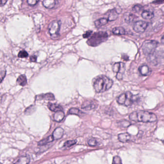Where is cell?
Here are the masks:
<instances>
[{"label":"cell","mask_w":164,"mask_h":164,"mask_svg":"<svg viewBox=\"0 0 164 164\" xmlns=\"http://www.w3.org/2000/svg\"><path fill=\"white\" fill-rule=\"evenodd\" d=\"M129 119L134 122L144 123H152L157 121V116L154 113L146 111L133 112L130 115Z\"/></svg>","instance_id":"obj_1"},{"label":"cell","mask_w":164,"mask_h":164,"mask_svg":"<svg viewBox=\"0 0 164 164\" xmlns=\"http://www.w3.org/2000/svg\"><path fill=\"white\" fill-rule=\"evenodd\" d=\"M113 85L112 80L105 76H101L96 78L94 83V89L98 93L108 91Z\"/></svg>","instance_id":"obj_2"},{"label":"cell","mask_w":164,"mask_h":164,"mask_svg":"<svg viewBox=\"0 0 164 164\" xmlns=\"http://www.w3.org/2000/svg\"><path fill=\"white\" fill-rule=\"evenodd\" d=\"M107 38V33L104 32H96L88 39L87 44L91 46H96L103 42Z\"/></svg>","instance_id":"obj_3"},{"label":"cell","mask_w":164,"mask_h":164,"mask_svg":"<svg viewBox=\"0 0 164 164\" xmlns=\"http://www.w3.org/2000/svg\"><path fill=\"white\" fill-rule=\"evenodd\" d=\"M134 101L133 95L130 92L121 94L117 99V102L119 104L126 106L131 105L133 104Z\"/></svg>","instance_id":"obj_4"},{"label":"cell","mask_w":164,"mask_h":164,"mask_svg":"<svg viewBox=\"0 0 164 164\" xmlns=\"http://www.w3.org/2000/svg\"><path fill=\"white\" fill-rule=\"evenodd\" d=\"M158 45V42L153 40H146L142 45V50L146 55H152Z\"/></svg>","instance_id":"obj_5"},{"label":"cell","mask_w":164,"mask_h":164,"mask_svg":"<svg viewBox=\"0 0 164 164\" xmlns=\"http://www.w3.org/2000/svg\"><path fill=\"white\" fill-rule=\"evenodd\" d=\"M61 22L59 20L53 21L49 25L48 30L51 37L56 39L59 36Z\"/></svg>","instance_id":"obj_6"},{"label":"cell","mask_w":164,"mask_h":164,"mask_svg":"<svg viewBox=\"0 0 164 164\" xmlns=\"http://www.w3.org/2000/svg\"><path fill=\"white\" fill-rule=\"evenodd\" d=\"M125 65L124 63L117 62L115 63L113 66V71L115 73H117L116 78L119 80H121L123 79V76L125 73Z\"/></svg>","instance_id":"obj_7"},{"label":"cell","mask_w":164,"mask_h":164,"mask_svg":"<svg viewBox=\"0 0 164 164\" xmlns=\"http://www.w3.org/2000/svg\"><path fill=\"white\" fill-rule=\"evenodd\" d=\"M148 24L144 21H138L133 25V30L136 32H144L147 28Z\"/></svg>","instance_id":"obj_8"},{"label":"cell","mask_w":164,"mask_h":164,"mask_svg":"<svg viewBox=\"0 0 164 164\" xmlns=\"http://www.w3.org/2000/svg\"><path fill=\"white\" fill-rule=\"evenodd\" d=\"M97 106V102L94 100H87L83 103L81 108L85 110H91Z\"/></svg>","instance_id":"obj_9"},{"label":"cell","mask_w":164,"mask_h":164,"mask_svg":"<svg viewBox=\"0 0 164 164\" xmlns=\"http://www.w3.org/2000/svg\"><path fill=\"white\" fill-rule=\"evenodd\" d=\"M131 135L128 132L120 133L118 135V139L119 142L123 143H126L130 142L131 140Z\"/></svg>","instance_id":"obj_10"},{"label":"cell","mask_w":164,"mask_h":164,"mask_svg":"<svg viewBox=\"0 0 164 164\" xmlns=\"http://www.w3.org/2000/svg\"><path fill=\"white\" fill-rule=\"evenodd\" d=\"M107 19H108V20L109 21H112L115 20L117 19L119 13H117L116 9H113L108 11V12L107 13Z\"/></svg>","instance_id":"obj_11"},{"label":"cell","mask_w":164,"mask_h":164,"mask_svg":"<svg viewBox=\"0 0 164 164\" xmlns=\"http://www.w3.org/2000/svg\"><path fill=\"white\" fill-rule=\"evenodd\" d=\"M64 130L60 127L56 128L54 130L52 134L54 140H58L61 139L64 135Z\"/></svg>","instance_id":"obj_12"},{"label":"cell","mask_w":164,"mask_h":164,"mask_svg":"<svg viewBox=\"0 0 164 164\" xmlns=\"http://www.w3.org/2000/svg\"><path fill=\"white\" fill-rule=\"evenodd\" d=\"M140 73L144 76H147L150 75L151 73V70L150 68L146 65H142L139 69Z\"/></svg>","instance_id":"obj_13"},{"label":"cell","mask_w":164,"mask_h":164,"mask_svg":"<svg viewBox=\"0 0 164 164\" xmlns=\"http://www.w3.org/2000/svg\"><path fill=\"white\" fill-rule=\"evenodd\" d=\"M65 117V114L62 111H58L55 113L53 115V119L57 122H60Z\"/></svg>","instance_id":"obj_14"},{"label":"cell","mask_w":164,"mask_h":164,"mask_svg":"<svg viewBox=\"0 0 164 164\" xmlns=\"http://www.w3.org/2000/svg\"><path fill=\"white\" fill-rule=\"evenodd\" d=\"M56 1L54 0H44L42 1V5L48 9H52L55 7Z\"/></svg>","instance_id":"obj_15"},{"label":"cell","mask_w":164,"mask_h":164,"mask_svg":"<svg viewBox=\"0 0 164 164\" xmlns=\"http://www.w3.org/2000/svg\"><path fill=\"white\" fill-rule=\"evenodd\" d=\"M48 107L50 110L53 112H58L59 111H62L63 108L60 105L56 103H49Z\"/></svg>","instance_id":"obj_16"},{"label":"cell","mask_w":164,"mask_h":164,"mask_svg":"<svg viewBox=\"0 0 164 164\" xmlns=\"http://www.w3.org/2000/svg\"><path fill=\"white\" fill-rule=\"evenodd\" d=\"M108 19L106 18H100L98 20H96L94 22V25L96 27L99 28L103 26L106 25V24L108 23Z\"/></svg>","instance_id":"obj_17"},{"label":"cell","mask_w":164,"mask_h":164,"mask_svg":"<svg viewBox=\"0 0 164 164\" xmlns=\"http://www.w3.org/2000/svg\"><path fill=\"white\" fill-rule=\"evenodd\" d=\"M30 162V157L28 156H22L17 160L14 164H28Z\"/></svg>","instance_id":"obj_18"},{"label":"cell","mask_w":164,"mask_h":164,"mask_svg":"<svg viewBox=\"0 0 164 164\" xmlns=\"http://www.w3.org/2000/svg\"><path fill=\"white\" fill-rule=\"evenodd\" d=\"M53 140H54L53 136V135H51V136L48 137L47 138H45L44 139L42 140L41 141H40L39 143H38V146H45V145L49 144V143L52 142Z\"/></svg>","instance_id":"obj_19"},{"label":"cell","mask_w":164,"mask_h":164,"mask_svg":"<svg viewBox=\"0 0 164 164\" xmlns=\"http://www.w3.org/2000/svg\"><path fill=\"white\" fill-rule=\"evenodd\" d=\"M17 83L22 86H25L27 84V79L26 76L24 75H20L17 78Z\"/></svg>","instance_id":"obj_20"},{"label":"cell","mask_w":164,"mask_h":164,"mask_svg":"<svg viewBox=\"0 0 164 164\" xmlns=\"http://www.w3.org/2000/svg\"><path fill=\"white\" fill-rule=\"evenodd\" d=\"M112 32L115 35H123L125 34V30L123 27H116L113 29Z\"/></svg>","instance_id":"obj_21"},{"label":"cell","mask_w":164,"mask_h":164,"mask_svg":"<svg viewBox=\"0 0 164 164\" xmlns=\"http://www.w3.org/2000/svg\"><path fill=\"white\" fill-rule=\"evenodd\" d=\"M38 96H39V98H41V99L49 100V101H53L55 100V96L51 93H48V94H42Z\"/></svg>","instance_id":"obj_22"},{"label":"cell","mask_w":164,"mask_h":164,"mask_svg":"<svg viewBox=\"0 0 164 164\" xmlns=\"http://www.w3.org/2000/svg\"><path fill=\"white\" fill-rule=\"evenodd\" d=\"M142 16L145 19H151L154 17V14L152 12L149 11H144L142 13Z\"/></svg>","instance_id":"obj_23"},{"label":"cell","mask_w":164,"mask_h":164,"mask_svg":"<svg viewBox=\"0 0 164 164\" xmlns=\"http://www.w3.org/2000/svg\"><path fill=\"white\" fill-rule=\"evenodd\" d=\"M124 17L126 22H127V23H131L134 20L135 16L131 13H127L124 14Z\"/></svg>","instance_id":"obj_24"},{"label":"cell","mask_w":164,"mask_h":164,"mask_svg":"<svg viewBox=\"0 0 164 164\" xmlns=\"http://www.w3.org/2000/svg\"><path fill=\"white\" fill-rule=\"evenodd\" d=\"M69 114L76 115L78 116H82V115H84V113L82 112L78 108H72L69 109L68 111Z\"/></svg>","instance_id":"obj_25"},{"label":"cell","mask_w":164,"mask_h":164,"mask_svg":"<svg viewBox=\"0 0 164 164\" xmlns=\"http://www.w3.org/2000/svg\"><path fill=\"white\" fill-rule=\"evenodd\" d=\"M118 124L121 128H128L131 125V123L130 121L125 120V119H122L119 121L118 122Z\"/></svg>","instance_id":"obj_26"},{"label":"cell","mask_w":164,"mask_h":164,"mask_svg":"<svg viewBox=\"0 0 164 164\" xmlns=\"http://www.w3.org/2000/svg\"><path fill=\"white\" fill-rule=\"evenodd\" d=\"M100 144V143L99 142L98 140L95 138H92L88 141V144L90 146H92V147L96 146L99 145Z\"/></svg>","instance_id":"obj_27"},{"label":"cell","mask_w":164,"mask_h":164,"mask_svg":"<svg viewBox=\"0 0 164 164\" xmlns=\"http://www.w3.org/2000/svg\"><path fill=\"white\" fill-rule=\"evenodd\" d=\"M77 141L76 140H72V141H68L65 142L64 144V146H63V148L67 149L68 148L70 147L71 146H74V144H76Z\"/></svg>","instance_id":"obj_28"},{"label":"cell","mask_w":164,"mask_h":164,"mask_svg":"<svg viewBox=\"0 0 164 164\" xmlns=\"http://www.w3.org/2000/svg\"><path fill=\"white\" fill-rule=\"evenodd\" d=\"M112 164H122V160L119 156H115L113 157Z\"/></svg>","instance_id":"obj_29"},{"label":"cell","mask_w":164,"mask_h":164,"mask_svg":"<svg viewBox=\"0 0 164 164\" xmlns=\"http://www.w3.org/2000/svg\"><path fill=\"white\" fill-rule=\"evenodd\" d=\"M28 56V54L25 50H22L19 52L18 55V57L19 58H26Z\"/></svg>","instance_id":"obj_30"},{"label":"cell","mask_w":164,"mask_h":164,"mask_svg":"<svg viewBox=\"0 0 164 164\" xmlns=\"http://www.w3.org/2000/svg\"><path fill=\"white\" fill-rule=\"evenodd\" d=\"M143 7L139 4L135 5L132 7V11L134 12L138 13L142 9Z\"/></svg>","instance_id":"obj_31"},{"label":"cell","mask_w":164,"mask_h":164,"mask_svg":"<svg viewBox=\"0 0 164 164\" xmlns=\"http://www.w3.org/2000/svg\"><path fill=\"white\" fill-rule=\"evenodd\" d=\"M39 2V1H37V0H28L27 1V3H28V5H31V6H33V5H36L37 3Z\"/></svg>","instance_id":"obj_32"},{"label":"cell","mask_w":164,"mask_h":164,"mask_svg":"<svg viewBox=\"0 0 164 164\" xmlns=\"http://www.w3.org/2000/svg\"><path fill=\"white\" fill-rule=\"evenodd\" d=\"M92 30H88V31H86L84 34H83V37L84 38H88L92 34Z\"/></svg>","instance_id":"obj_33"},{"label":"cell","mask_w":164,"mask_h":164,"mask_svg":"<svg viewBox=\"0 0 164 164\" xmlns=\"http://www.w3.org/2000/svg\"><path fill=\"white\" fill-rule=\"evenodd\" d=\"M37 56H35V55H33V56H31L30 58V60L31 61V62H35L37 61Z\"/></svg>","instance_id":"obj_34"},{"label":"cell","mask_w":164,"mask_h":164,"mask_svg":"<svg viewBox=\"0 0 164 164\" xmlns=\"http://www.w3.org/2000/svg\"><path fill=\"white\" fill-rule=\"evenodd\" d=\"M7 2V1L6 0H2L1 2V6H3V5H5V3Z\"/></svg>","instance_id":"obj_35"},{"label":"cell","mask_w":164,"mask_h":164,"mask_svg":"<svg viewBox=\"0 0 164 164\" xmlns=\"http://www.w3.org/2000/svg\"><path fill=\"white\" fill-rule=\"evenodd\" d=\"M161 41L162 43H164V36H163L162 37V38H161Z\"/></svg>","instance_id":"obj_36"},{"label":"cell","mask_w":164,"mask_h":164,"mask_svg":"<svg viewBox=\"0 0 164 164\" xmlns=\"http://www.w3.org/2000/svg\"><path fill=\"white\" fill-rule=\"evenodd\" d=\"M153 3H164V1H160H160H155V2H153Z\"/></svg>","instance_id":"obj_37"}]
</instances>
